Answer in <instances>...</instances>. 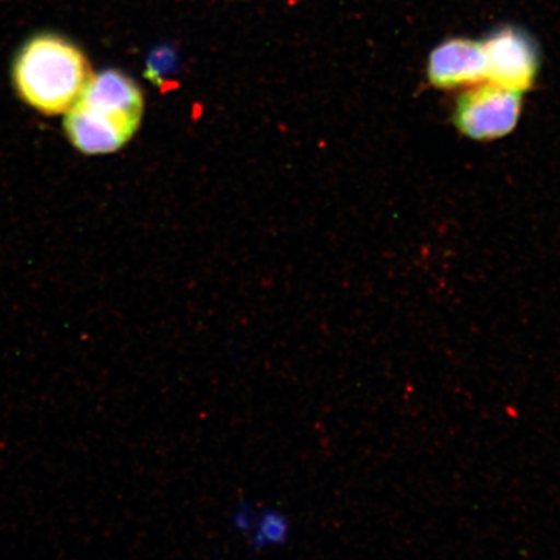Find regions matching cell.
<instances>
[{
	"instance_id": "cell-1",
	"label": "cell",
	"mask_w": 560,
	"mask_h": 560,
	"mask_svg": "<svg viewBox=\"0 0 560 560\" xmlns=\"http://www.w3.org/2000/svg\"><path fill=\"white\" fill-rule=\"evenodd\" d=\"M143 95L136 82L117 70L91 77L65 121L67 136L88 155L120 150L139 128Z\"/></svg>"
},
{
	"instance_id": "cell-2",
	"label": "cell",
	"mask_w": 560,
	"mask_h": 560,
	"mask_svg": "<svg viewBox=\"0 0 560 560\" xmlns=\"http://www.w3.org/2000/svg\"><path fill=\"white\" fill-rule=\"evenodd\" d=\"M90 73L80 48L55 33L26 40L12 68L21 100L46 116L67 114L86 88Z\"/></svg>"
},
{
	"instance_id": "cell-3",
	"label": "cell",
	"mask_w": 560,
	"mask_h": 560,
	"mask_svg": "<svg viewBox=\"0 0 560 560\" xmlns=\"http://www.w3.org/2000/svg\"><path fill=\"white\" fill-rule=\"evenodd\" d=\"M523 93L494 85L475 86L459 96L454 124L462 135L475 140H493L510 135L520 121Z\"/></svg>"
},
{
	"instance_id": "cell-4",
	"label": "cell",
	"mask_w": 560,
	"mask_h": 560,
	"mask_svg": "<svg viewBox=\"0 0 560 560\" xmlns=\"http://www.w3.org/2000/svg\"><path fill=\"white\" fill-rule=\"evenodd\" d=\"M487 59L486 80L502 88L527 91L536 80L540 56L527 33L503 27L481 42Z\"/></svg>"
},
{
	"instance_id": "cell-5",
	"label": "cell",
	"mask_w": 560,
	"mask_h": 560,
	"mask_svg": "<svg viewBox=\"0 0 560 560\" xmlns=\"http://www.w3.org/2000/svg\"><path fill=\"white\" fill-rule=\"evenodd\" d=\"M487 59L481 42L455 38L432 51L427 75L433 86L455 89L479 85L486 80Z\"/></svg>"
},
{
	"instance_id": "cell-6",
	"label": "cell",
	"mask_w": 560,
	"mask_h": 560,
	"mask_svg": "<svg viewBox=\"0 0 560 560\" xmlns=\"http://www.w3.org/2000/svg\"><path fill=\"white\" fill-rule=\"evenodd\" d=\"M290 521L278 509H265L256 514L254 528L250 530V548L264 550L269 546H280L289 541Z\"/></svg>"
},
{
	"instance_id": "cell-7",
	"label": "cell",
	"mask_w": 560,
	"mask_h": 560,
	"mask_svg": "<svg viewBox=\"0 0 560 560\" xmlns=\"http://www.w3.org/2000/svg\"><path fill=\"white\" fill-rule=\"evenodd\" d=\"M256 514L254 508L248 502H241L233 511V514H231V524L241 534L249 535L255 525Z\"/></svg>"
}]
</instances>
